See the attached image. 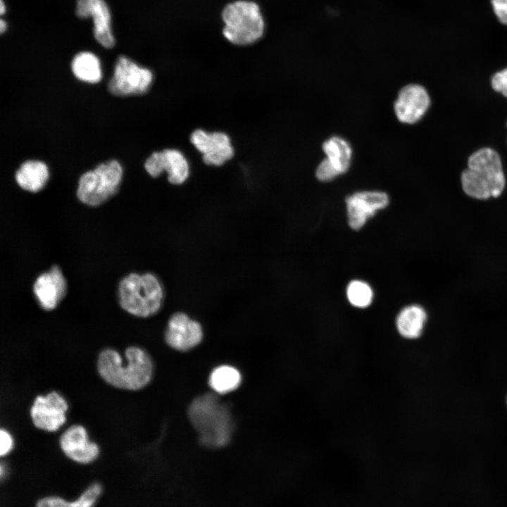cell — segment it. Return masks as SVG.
Returning <instances> with one entry per match:
<instances>
[{
  "mask_svg": "<svg viewBox=\"0 0 507 507\" xmlns=\"http://www.w3.org/2000/svg\"><path fill=\"white\" fill-rule=\"evenodd\" d=\"M459 183L470 199L487 201L500 198L507 188V178L499 154L490 147L473 152L460 175Z\"/></svg>",
  "mask_w": 507,
  "mask_h": 507,
  "instance_id": "1",
  "label": "cell"
},
{
  "mask_svg": "<svg viewBox=\"0 0 507 507\" xmlns=\"http://www.w3.org/2000/svg\"><path fill=\"white\" fill-rule=\"evenodd\" d=\"M125 356L123 361L117 351L111 349L102 351L97 360L99 374L106 382L116 388L138 390L144 387L153 374L150 356L137 346L127 348Z\"/></svg>",
  "mask_w": 507,
  "mask_h": 507,
  "instance_id": "2",
  "label": "cell"
},
{
  "mask_svg": "<svg viewBox=\"0 0 507 507\" xmlns=\"http://www.w3.org/2000/svg\"><path fill=\"white\" fill-rule=\"evenodd\" d=\"M118 298L120 307L128 313L148 318L161 310L165 289L161 280L154 273H132L120 281Z\"/></svg>",
  "mask_w": 507,
  "mask_h": 507,
  "instance_id": "3",
  "label": "cell"
},
{
  "mask_svg": "<svg viewBox=\"0 0 507 507\" xmlns=\"http://www.w3.org/2000/svg\"><path fill=\"white\" fill-rule=\"evenodd\" d=\"M189 412L204 444L215 447L227 444L231 432L230 415L225 406L219 404L214 396L206 395L196 399Z\"/></svg>",
  "mask_w": 507,
  "mask_h": 507,
  "instance_id": "4",
  "label": "cell"
},
{
  "mask_svg": "<svg viewBox=\"0 0 507 507\" xmlns=\"http://www.w3.org/2000/svg\"><path fill=\"white\" fill-rule=\"evenodd\" d=\"M122 177L123 168L117 160L100 163L80 177L77 197L87 206H100L116 193Z\"/></svg>",
  "mask_w": 507,
  "mask_h": 507,
  "instance_id": "5",
  "label": "cell"
},
{
  "mask_svg": "<svg viewBox=\"0 0 507 507\" xmlns=\"http://www.w3.org/2000/svg\"><path fill=\"white\" fill-rule=\"evenodd\" d=\"M223 35L230 42L245 45L254 42L263 33L264 23L258 5L238 1L228 4L223 11Z\"/></svg>",
  "mask_w": 507,
  "mask_h": 507,
  "instance_id": "6",
  "label": "cell"
},
{
  "mask_svg": "<svg viewBox=\"0 0 507 507\" xmlns=\"http://www.w3.org/2000/svg\"><path fill=\"white\" fill-rule=\"evenodd\" d=\"M152 81L153 73L149 69L120 56L115 63L113 76L108 83V89L115 96L140 95L149 90Z\"/></svg>",
  "mask_w": 507,
  "mask_h": 507,
  "instance_id": "7",
  "label": "cell"
},
{
  "mask_svg": "<svg viewBox=\"0 0 507 507\" xmlns=\"http://www.w3.org/2000/svg\"><path fill=\"white\" fill-rule=\"evenodd\" d=\"M203 327L200 323L182 311L170 317L165 332L166 343L173 349L186 351L196 346L202 340Z\"/></svg>",
  "mask_w": 507,
  "mask_h": 507,
  "instance_id": "8",
  "label": "cell"
},
{
  "mask_svg": "<svg viewBox=\"0 0 507 507\" xmlns=\"http://www.w3.org/2000/svg\"><path fill=\"white\" fill-rule=\"evenodd\" d=\"M144 168L152 177L165 172L168 182L174 185L182 184L189 175L187 160L181 151L174 149L154 152L145 161Z\"/></svg>",
  "mask_w": 507,
  "mask_h": 507,
  "instance_id": "9",
  "label": "cell"
},
{
  "mask_svg": "<svg viewBox=\"0 0 507 507\" xmlns=\"http://www.w3.org/2000/svg\"><path fill=\"white\" fill-rule=\"evenodd\" d=\"M68 403L58 392H51L45 396H37L30 408V417L39 429L54 432L66 420Z\"/></svg>",
  "mask_w": 507,
  "mask_h": 507,
  "instance_id": "10",
  "label": "cell"
},
{
  "mask_svg": "<svg viewBox=\"0 0 507 507\" xmlns=\"http://www.w3.org/2000/svg\"><path fill=\"white\" fill-rule=\"evenodd\" d=\"M388 195L380 191L355 192L346 199L348 223L354 230L362 228L377 211L387 206Z\"/></svg>",
  "mask_w": 507,
  "mask_h": 507,
  "instance_id": "11",
  "label": "cell"
},
{
  "mask_svg": "<svg viewBox=\"0 0 507 507\" xmlns=\"http://www.w3.org/2000/svg\"><path fill=\"white\" fill-rule=\"evenodd\" d=\"M430 98L426 89L418 84H409L402 87L394 102V113L402 123L414 124L426 113Z\"/></svg>",
  "mask_w": 507,
  "mask_h": 507,
  "instance_id": "12",
  "label": "cell"
},
{
  "mask_svg": "<svg viewBox=\"0 0 507 507\" xmlns=\"http://www.w3.org/2000/svg\"><path fill=\"white\" fill-rule=\"evenodd\" d=\"M191 142L203 155L204 163L209 165H222L234 155L229 136L222 132L196 130L191 135Z\"/></svg>",
  "mask_w": 507,
  "mask_h": 507,
  "instance_id": "13",
  "label": "cell"
},
{
  "mask_svg": "<svg viewBox=\"0 0 507 507\" xmlns=\"http://www.w3.org/2000/svg\"><path fill=\"white\" fill-rule=\"evenodd\" d=\"M33 292L39 306L46 311L54 309L67 292V283L61 268L53 265L34 282Z\"/></svg>",
  "mask_w": 507,
  "mask_h": 507,
  "instance_id": "14",
  "label": "cell"
},
{
  "mask_svg": "<svg viewBox=\"0 0 507 507\" xmlns=\"http://www.w3.org/2000/svg\"><path fill=\"white\" fill-rule=\"evenodd\" d=\"M76 15L82 18L92 17L96 40L106 49L114 46L110 11L104 0H77Z\"/></svg>",
  "mask_w": 507,
  "mask_h": 507,
  "instance_id": "15",
  "label": "cell"
},
{
  "mask_svg": "<svg viewBox=\"0 0 507 507\" xmlns=\"http://www.w3.org/2000/svg\"><path fill=\"white\" fill-rule=\"evenodd\" d=\"M59 444L64 454L78 463H92L99 453L98 445L89 440L85 428L80 425L69 427L61 434Z\"/></svg>",
  "mask_w": 507,
  "mask_h": 507,
  "instance_id": "16",
  "label": "cell"
},
{
  "mask_svg": "<svg viewBox=\"0 0 507 507\" xmlns=\"http://www.w3.org/2000/svg\"><path fill=\"white\" fill-rule=\"evenodd\" d=\"M427 318V312L422 305L409 304L403 307L396 315V331L405 339H416L422 335Z\"/></svg>",
  "mask_w": 507,
  "mask_h": 507,
  "instance_id": "17",
  "label": "cell"
},
{
  "mask_svg": "<svg viewBox=\"0 0 507 507\" xmlns=\"http://www.w3.org/2000/svg\"><path fill=\"white\" fill-rule=\"evenodd\" d=\"M49 176L48 168L44 162L28 160L23 162L18 168L15 178L21 189L35 193L44 187Z\"/></svg>",
  "mask_w": 507,
  "mask_h": 507,
  "instance_id": "18",
  "label": "cell"
},
{
  "mask_svg": "<svg viewBox=\"0 0 507 507\" xmlns=\"http://www.w3.org/2000/svg\"><path fill=\"white\" fill-rule=\"evenodd\" d=\"M326 158L339 175L346 173L350 166L352 149L347 141L339 136H333L325 141L322 146Z\"/></svg>",
  "mask_w": 507,
  "mask_h": 507,
  "instance_id": "19",
  "label": "cell"
},
{
  "mask_svg": "<svg viewBox=\"0 0 507 507\" xmlns=\"http://www.w3.org/2000/svg\"><path fill=\"white\" fill-rule=\"evenodd\" d=\"M71 70L75 77L82 82L95 84L101 79L100 61L89 51H82L74 56Z\"/></svg>",
  "mask_w": 507,
  "mask_h": 507,
  "instance_id": "20",
  "label": "cell"
},
{
  "mask_svg": "<svg viewBox=\"0 0 507 507\" xmlns=\"http://www.w3.org/2000/svg\"><path fill=\"white\" fill-rule=\"evenodd\" d=\"M101 492V485L94 482L73 501H66L58 496H46L39 499L36 507H93Z\"/></svg>",
  "mask_w": 507,
  "mask_h": 507,
  "instance_id": "21",
  "label": "cell"
},
{
  "mask_svg": "<svg viewBox=\"0 0 507 507\" xmlns=\"http://www.w3.org/2000/svg\"><path fill=\"white\" fill-rule=\"evenodd\" d=\"M242 382L239 371L233 366L223 365L215 368L209 376L208 383L213 390L225 394L238 388Z\"/></svg>",
  "mask_w": 507,
  "mask_h": 507,
  "instance_id": "22",
  "label": "cell"
},
{
  "mask_svg": "<svg viewBox=\"0 0 507 507\" xmlns=\"http://www.w3.org/2000/svg\"><path fill=\"white\" fill-rule=\"evenodd\" d=\"M346 294L350 304L357 308H368L373 302V289L363 280L351 281L346 287Z\"/></svg>",
  "mask_w": 507,
  "mask_h": 507,
  "instance_id": "23",
  "label": "cell"
},
{
  "mask_svg": "<svg viewBox=\"0 0 507 507\" xmlns=\"http://www.w3.org/2000/svg\"><path fill=\"white\" fill-rule=\"evenodd\" d=\"M315 175L320 181L327 182L334 179L339 175V173L332 165L329 161L325 158L318 165Z\"/></svg>",
  "mask_w": 507,
  "mask_h": 507,
  "instance_id": "24",
  "label": "cell"
},
{
  "mask_svg": "<svg viewBox=\"0 0 507 507\" xmlns=\"http://www.w3.org/2000/svg\"><path fill=\"white\" fill-rule=\"evenodd\" d=\"M492 89L507 97V68L494 73L491 79Z\"/></svg>",
  "mask_w": 507,
  "mask_h": 507,
  "instance_id": "25",
  "label": "cell"
},
{
  "mask_svg": "<svg viewBox=\"0 0 507 507\" xmlns=\"http://www.w3.org/2000/svg\"><path fill=\"white\" fill-rule=\"evenodd\" d=\"M491 4L498 20L507 25V0H491Z\"/></svg>",
  "mask_w": 507,
  "mask_h": 507,
  "instance_id": "26",
  "label": "cell"
},
{
  "mask_svg": "<svg viewBox=\"0 0 507 507\" xmlns=\"http://www.w3.org/2000/svg\"><path fill=\"white\" fill-rule=\"evenodd\" d=\"M13 442L11 435L6 430L1 429L0 431V455L4 456L7 455L13 448Z\"/></svg>",
  "mask_w": 507,
  "mask_h": 507,
  "instance_id": "27",
  "label": "cell"
},
{
  "mask_svg": "<svg viewBox=\"0 0 507 507\" xmlns=\"http://www.w3.org/2000/svg\"><path fill=\"white\" fill-rule=\"evenodd\" d=\"M6 23L3 19H1V20H0V32L2 34L6 31Z\"/></svg>",
  "mask_w": 507,
  "mask_h": 507,
  "instance_id": "28",
  "label": "cell"
},
{
  "mask_svg": "<svg viewBox=\"0 0 507 507\" xmlns=\"http://www.w3.org/2000/svg\"><path fill=\"white\" fill-rule=\"evenodd\" d=\"M5 6L3 0H0V14L3 15L5 13Z\"/></svg>",
  "mask_w": 507,
  "mask_h": 507,
  "instance_id": "29",
  "label": "cell"
}]
</instances>
